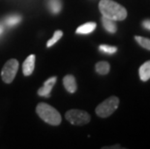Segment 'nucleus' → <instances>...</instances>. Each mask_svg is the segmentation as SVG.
I'll return each instance as SVG.
<instances>
[{"label": "nucleus", "instance_id": "obj_1", "mask_svg": "<svg viewBox=\"0 0 150 149\" xmlns=\"http://www.w3.org/2000/svg\"><path fill=\"white\" fill-rule=\"evenodd\" d=\"M99 10L103 17L112 20H124L128 16L126 8L113 0H101L99 2Z\"/></svg>", "mask_w": 150, "mask_h": 149}, {"label": "nucleus", "instance_id": "obj_2", "mask_svg": "<svg viewBox=\"0 0 150 149\" xmlns=\"http://www.w3.org/2000/svg\"><path fill=\"white\" fill-rule=\"evenodd\" d=\"M36 112L41 119L50 125L58 126L62 121L61 114L53 107L46 103L38 104L36 107Z\"/></svg>", "mask_w": 150, "mask_h": 149}, {"label": "nucleus", "instance_id": "obj_3", "mask_svg": "<svg viewBox=\"0 0 150 149\" xmlns=\"http://www.w3.org/2000/svg\"><path fill=\"white\" fill-rule=\"evenodd\" d=\"M118 106H119V98L116 96H110L100 105H98L95 112L99 117L107 118L115 112L118 109Z\"/></svg>", "mask_w": 150, "mask_h": 149}, {"label": "nucleus", "instance_id": "obj_4", "mask_svg": "<svg viewBox=\"0 0 150 149\" xmlns=\"http://www.w3.org/2000/svg\"><path fill=\"white\" fill-rule=\"evenodd\" d=\"M65 117L67 121H69L72 125L82 126L90 122L91 116L87 112L81 109H70L66 112Z\"/></svg>", "mask_w": 150, "mask_h": 149}, {"label": "nucleus", "instance_id": "obj_5", "mask_svg": "<svg viewBox=\"0 0 150 149\" xmlns=\"http://www.w3.org/2000/svg\"><path fill=\"white\" fill-rule=\"evenodd\" d=\"M18 69V61L17 59H10L5 63L1 71L2 81L5 83H11L17 75Z\"/></svg>", "mask_w": 150, "mask_h": 149}, {"label": "nucleus", "instance_id": "obj_6", "mask_svg": "<svg viewBox=\"0 0 150 149\" xmlns=\"http://www.w3.org/2000/svg\"><path fill=\"white\" fill-rule=\"evenodd\" d=\"M56 77H52L49 80L44 82V85L40 89H38V95L42 97H50V92H52V87L54 86L56 82Z\"/></svg>", "mask_w": 150, "mask_h": 149}, {"label": "nucleus", "instance_id": "obj_7", "mask_svg": "<svg viewBox=\"0 0 150 149\" xmlns=\"http://www.w3.org/2000/svg\"><path fill=\"white\" fill-rule=\"evenodd\" d=\"M35 60H36V56L34 54L29 55L24 60L23 64H22V73H23L25 77L32 75L35 68Z\"/></svg>", "mask_w": 150, "mask_h": 149}, {"label": "nucleus", "instance_id": "obj_8", "mask_svg": "<svg viewBox=\"0 0 150 149\" xmlns=\"http://www.w3.org/2000/svg\"><path fill=\"white\" fill-rule=\"evenodd\" d=\"M63 84H64L65 89L69 93H75L78 89V85H76V78L73 75H67L63 78Z\"/></svg>", "mask_w": 150, "mask_h": 149}, {"label": "nucleus", "instance_id": "obj_9", "mask_svg": "<svg viewBox=\"0 0 150 149\" xmlns=\"http://www.w3.org/2000/svg\"><path fill=\"white\" fill-rule=\"evenodd\" d=\"M139 78L142 81H148L150 80V60L144 62L139 69Z\"/></svg>", "mask_w": 150, "mask_h": 149}, {"label": "nucleus", "instance_id": "obj_10", "mask_svg": "<svg viewBox=\"0 0 150 149\" xmlns=\"http://www.w3.org/2000/svg\"><path fill=\"white\" fill-rule=\"evenodd\" d=\"M101 20H102V24H103L104 28L108 33L114 34L117 31V25L115 23V20H110V18L103 17V16H102Z\"/></svg>", "mask_w": 150, "mask_h": 149}, {"label": "nucleus", "instance_id": "obj_11", "mask_svg": "<svg viewBox=\"0 0 150 149\" xmlns=\"http://www.w3.org/2000/svg\"><path fill=\"white\" fill-rule=\"evenodd\" d=\"M95 70H96V72L99 75L106 76L110 71V65L107 61H99L95 65Z\"/></svg>", "mask_w": 150, "mask_h": 149}, {"label": "nucleus", "instance_id": "obj_12", "mask_svg": "<svg viewBox=\"0 0 150 149\" xmlns=\"http://www.w3.org/2000/svg\"><path fill=\"white\" fill-rule=\"evenodd\" d=\"M96 26H97V24L91 21V23H87L81 25L79 27L76 28V32L78 34H90L95 30Z\"/></svg>", "mask_w": 150, "mask_h": 149}, {"label": "nucleus", "instance_id": "obj_13", "mask_svg": "<svg viewBox=\"0 0 150 149\" xmlns=\"http://www.w3.org/2000/svg\"><path fill=\"white\" fill-rule=\"evenodd\" d=\"M47 8L52 14H58L62 9L61 0H47Z\"/></svg>", "mask_w": 150, "mask_h": 149}, {"label": "nucleus", "instance_id": "obj_14", "mask_svg": "<svg viewBox=\"0 0 150 149\" xmlns=\"http://www.w3.org/2000/svg\"><path fill=\"white\" fill-rule=\"evenodd\" d=\"M135 40L140 47L150 52V39L142 36H135Z\"/></svg>", "mask_w": 150, "mask_h": 149}, {"label": "nucleus", "instance_id": "obj_15", "mask_svg": "<svg viewBox=\"0 0 150 149\" xmlns=\"http://www.w3.org/2000/svg\"><path fill=\"white\" fill-rule=\"evenodd\" d=\"M63 36V32L61 30H56L55 32H54L52 38L50 39V41H47V47H50L52 46H53L54 44H55L57 41H59L60 39H61V37Z\"/></svg>", "mask_w": 150, "mask_h": 149}, {"label": "nucleus", "instance_id": "obj_16", "mask_svg": "<svg viewBox=\"0 0 150 149\" xmlns=\"http://www.w3.org/2000/svg\"><path fill=\"white\" fill-rule=\"evenodd\" d=\"M21 20V17L18 15H12V16H9L8 18H6L5 20V23L9 26H13V25L18 23Z\"/></svg>", "mask_w": 150, "mask_h": 149}, {"label": "nucleus", "instance_id": "obj_17", "mask_svg": "<svg viewBox=\"0 0 150 149\" xmlns=\"http://www.w3.org/2000/svg\"><path fill=\"white\" fill-rule=\"evenodd\" d=\"M99 49H100L102 52L108 53V54H113V53H115L117 52L116 47L108 46V45H101L100 47H99Z\"/></svg>", "mask_w": 150, "mask_h": 149}, {"label": "nucleus", "instance_id": "obj_18", "mask_svg": "<svg viewBox=\"0 0 150 149\" xmlns=\"http://www.w3.org/2000/svg\"><path fill=\"white\" fill-rule=\"evenodd\" d=\"M142 27L150 31V20H145L142 21Z\"/></svg>", "mask_w": 150, "mask_h": 149}, {"label": "nucleus", "instance_id": "obj_19", "mask_svg": "<svg viewBox=\"0 0 150 149\" xmlns=\"http://www.w3.org/2000/svg\"><path fill=\"white\" fill-rule=\"evenodd\" d=\"M104 149H117V148H122L119 145H114V146H107V147H103Z\"/></svg>", "mask_w": 150, "mask_h": 149}, {"label": "nucleus", "instance_id": "obj_20", "mask_svg": "<svg viewBox=\"0 0 150 149\" xmlns=\"http://www.w3.org/2000/svg\"><path fill=\"white\" fill-rule=\"evenodd\" d=\"M3 32V27H2V25L0 24V34H1Z\"/></svg>", "mask_w": 150, "mask_h": 149}]
</instances>
